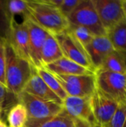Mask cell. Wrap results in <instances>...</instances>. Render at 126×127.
Wrapping results in <instances>:
<instances>
[{
  "instance_id": "6",
  "label": "cell",
  "mask_w": 126,
  "mask_h": 127,
  "mask_svg": "<svg viewBox=\"0 0 126 127\" xmlns=\"http://www.w3.org/2000/svg\"><path fill=\"white\" fill-rule=\"evenodd\" d=\"M68 96L91 97L97 90L96 74H54Z\"/></svg>"
},
{
  "instance_id": "7",
  "label": "cell",
  "mask_w": 126,
  "mask_h": 127,
  "mask_svg": "<svg viewBox=\"0 0 126 127\" xmlns=\"http://www.w3.org/2000/svg\"><path fill=\"white\" fill-rule=\"evenodd\" d=\"M53 35L59 45L64 57L95 73L85 48L67 30Z\"/></svg>"
},
{
  "instance_id": "26",
  "label": "cell",
  "mask_w": 126,
  "mask_h": 127,
  "mask_svg": "<svg viewBox=\"0 0 126 127\" xmlns=\"http://www.w3.org/2000/svg\"><path fill=\"white\" fill-rule=\"evenodd\" d=\"M6 54L5 43H0V83L6 87Z\"/></svg>"
},
{
  "instance_id": "15",
  "label": "cell",
  "mask_w": 126,
  "mask_h": 127,
  "mask_svg": "<svg viewBox=\"0 0 126 127\" xmlns=\"http://www.w3.org/2000/svg\"><path fill=\"white\" fill-rule=\"evenodd\" d=\"M43 67L48 71H49L50 73L54 74L82 75V74H94V72L91 71V70L64 57Z\"/></svg>"
},
{
  "instance_id": "21",
  "label": "cell",
  "mask_w": 126,
  "mask_h": 127,
  "mask_svg": "<svg viewBox=\"0 0 126 127\" xmlns=\"http://www.w3.org/2000/svg\"><path fill=\"white\" fill-rule=\"evenodd\" d=\"M27 118V112L25 107L22 103H18L14 105L8 112V127H25Z\"/></svg>"
},
{
  "instance_id": "19",
  "label": "cell",
  "mask_w": 126,
  "mask_h": 127,
  "mask_svg": "<svg viewBox=\"0 0 126 127\" xmlns=\"http://www.w3.org/2000/svg\"><path fill=\"white\" fill-rule=\"evenodd\" d=\"M106 36L114 50L126 52V20L125 19L108 30Z\"/></svg>"
},
{
  "instance_id": "30",
  "label": "cell",
  "mask_w": 126,
  "mask_h": 127,
  "mask_svg": "<svg viewBox=\"0 0 126 127\" xmlns=\"http://www.w3.org/2000/svg\"><path fill=\"white\" fill-rule=\"evenodd\" d=\"M0 127H8L4 122H3L1 120H0Z\"/></svg>"
},
{
  "instance_id": "2",
  "label": "cell",
  "mask_w": 126,
  "mask_h": 127,
  "mask_svg": "<svg viewBox=\"0 0 126 127\" xmlns=\"http://www.w3.org/2000/svg\"><path fill=\"white\" fill-rule=\"evenodd\" d=\"M5 54L6 89L17 97L24 91L36 68L28 61L17 56L7 42H5Z\"/></svg>"
},
{
  "instance_id": "31",
  "label": "cell",
  "mask_w": 126,
  "mask_h": 127,
  "mask_svg": "<svg viewBox=\"0 0 126 127\" xmlns=\"http://www.w3.org/2000/svg\"><path fill=\"white\" fill-rule=\"evenodd\" d=\"M90 127H103L102 126H101V125H100V124H94V125H91Z\"/></svg>"
},
{
  "instance_id": "33",
  "label": "cell",
  "mask_w": 126,
  "mask_h": 127,
  "mask_svg": "<svg viewBox=\"0 0 126 127\" xmlns=\"http://www.w3.org/2000/svg\"><path fill=\"white\" fill-rule=\"evenodd\" d=\"M0 111H3V108H2V106H0Z\"/></svg>"
},
{
  "instance_id": "14",
  "label": "cell",
  "mask_w": 126,
  "mask_h": 127,
  "mask_svg": "<svg viewBox=\"0 0 126 127\" xmlns=\"http://www.w3.org/2000/svg\"><path fill=\"white\" fill-rule=\"evenodd\" d=\"M23 92H25L38 98L48 101H52L63 106V101L49 89V87L36 73V70L25 86Z\"/></svg>"
},
{
  "instance_id": "16",
  "label": "cell",
  "mask_w": 126,
  "mask_h": 127,
  "mask_svg": "<svg viewBox=\"0 0 126 127\" xmlns=\"http://www.w3.org/2000/svg\"><path fill=\"white\" fill-rule=\"evenodd\" d=\"M26 127H76V121L64 110L58 115L42 121L27 120Z\"/></svg>"
},
{
  "instance_id": "5",
  "label": "cell",
  "mask_w": 126,
  "mask_h": 127,
  "mask_svg": "<svg viewBox=\"0 0 126 127\" xmlns=\"http://www.w3.org/2000/svg\"><path fill=\"white\" fill-rule=\"evenodd\" d=\"M16 98L19 103L25 107L27 112V120H45L58 115L63 110L62 105L38 98L25 92H22Z\"/></svg>"
},
{
  "instance_id": "11",
  "label": "cell",
  "mask_w": 126,
  "mask_h": 127,
  "mask_svg": "<svg viewBox=\"0 0 126 127\" xmlns=\"http://www.w3.org/2000/svg\"><path fill=\"white\" fill-rule=\"evenodd\" d=\"M7 42L17 56L28 61L33 65L29 51L28 33L24 21L22 23H18L16 19L13 21L9 39Z\"/></svg>"
},
{
  "instance_id": "28",
  "label": "cell",
  "mask_w": 126,
  "mask_h": 127,
  "mask_svg": "<svg viewBox=\"0 0 126 127\" xmlns=\"http://www.w3.org/2000/svg\"><path fill=\"white\" fill-rule=\"evenodd\" d=\"M7 93H8V92L6 87L0 83V106H2V108H4V103L5 102Z\"/></svg>"
},
{
  "instance_id": "34",
  "label": "cell",
  "mask_w": 126,
  "mask_h": 127,
  "mask_svg": "<svg viewBox=\"0 0 126 127\" xmlns=\"http://www.w3.org/2000/svg\"><path fill=\"white\" fill-rule=\"evenodd\" d=\"M126 127V121H125V124H124V127Z\"/></svg>"
},
{
  "instance_id": "25",
  "label": "cell",
  "mask_w": 126,
  "mask_h": 127,
  "mask_svg": "<svg viewBox=\"0 0 126 127\" xmlns=\"http://www.w3.org/2000/svg\"><path fill=\"white\" fill-rule=\"evenodd\" d=\"M126 118V106H119L111 121L103 127H123Z\"/></svg>"
},
{
  "instance_id": "8",
  "label": "cell",
  "mask_w": 126,
  "mask_h": 127,
  "mask_svg": "<svg viewBox=\"0 0 126 127\" xmlns=\"http://www.w3.org/2000/svg\"><path fill=\"white\" fill-rule=\"evenodd\" d=\"M92 2L106 33L125 19L122 0H92Z\"/></svg>"
},
{
  "instance_id": "9",
  "label": "cell",
  "mask_w": 126,
  "mask_h": 127,
  "mask_svg": "<svg viewBox=\"0 0 126 127\" xmlns=\"http://www.w3.org/2000/svg\"><path fill=\"white\" fill-rule=\"evenodd\" d=\"M63 109L74 119L85 121L91 126L97 124L91 108V97L68 96L63 100Z\"/></svg>"
},
{
  "instance_id": "18",
  "label": "cell",
  "mask_w": 126,
  "mask_h": 127,
  "mask_svg": "<svg viewBox=\"0 0 126 127\" xmlns=\"http://www.w3.org/2000/svg\"><path fill=\"white\" fill-rule=\"evenodd\" d=\"M98 71L126 74V52L114 50L105 58Z\"/></svg>"
},
{
  "instance_id": "23",
  "label": "cell",
  "mask_w": 126,
  "mask_h": 127,
  "mask_svg": "<svg viewBox=\"0 0 126 127\" xmlns=\"http://www.w3.org/2000/svg\"><path fill=\"white\" fill-rule=\"evenodd\" d=\"M84 48L88 45L91 40L94 38V35L87 28L78 26V25H70L67 30Z\"/></svg>"
},
{
  "instance_id": "29",
  "label": "cell",
  "mask_w": 126,
  "mask_h": 127,
  "mask_svg": "<svg viewBox=\"0 0 126 127\" xmlns=\"http://www.w3.org/2000/svg\"><path fill=\"white\" fill-rule=\"evenodd\" d=\"M122 6H123V10L124 14V18L126 20V0H122Z\"/></svg>"
},
{
  "instance_id": "13",
  "label": "cell",
  "mask_w": 126,
  "mask_h": 127,
  "mask_svg": "<svg viewBox=\"0 0 126 127\" xmlns=\"http://www.w3.org/2000/svg\"><path fill=\"white\" fill-rule=\"evenodd\" d=\"M85 49L95 72L100 68L108 54L114 50L107 36H94Z\"/></svg>"
},
{
  "instance_id": "12",
  "label": "cell",
  "mask_w": 126,
  "mask_h": 127,
  "mask_svg": "<svg viewBox=\"0 0 126 127\" xmlns=\"http://www.w3.org/2000/svg\"><path fill=\"white\" fill-rule=\"evenodd\" d=\"M91 104L97 124L104 127L111 119L118 105L103 95L97 89L91 97Z\"/></svg>"
},
{
  "instance_id": "1",
  "label": "cell",
  "mask_w": 126,
  "mask_h": 127,
  "mask_svg": "<svg viewBox=\"0 0 126 127\" xmlns=\"http://www.w3.org/2000/svg\"><path fill=\"white\" fill-rule=\"evenodd\" d=\"M25 16L52 34L62 33L68 30L69 27L68 18L48 0L27 1Z\"/></svg>"
},
{
  "instance_id": "36",
  "label": "cell",
  "mask_w": 126,
  "mask_h": 127,
  "mask_svg": "<svg viewBox=\"0 0 126 127\" xmlns=\"http://www.w3.org/2000/svg\"></svg>"
},
{
  "instance_id": "17",
  "label": "cell",
  "mask_w": 126,
  "mask_h": 127,
  "mask_svg": "<svg viewBox=\"0 0 126 127\" xmlns=\"http://www.w3.org/2000/svg\"><path fill=\"white\" fill-rule=\"evenodd\" d=\"M62 57H63V54L55 36L48 33L41 52L42 66L49 65Z\"/></svg>"
},
{
  "instance_id": "24",
  "label": "cell",
  "mask_w": 126,
  "mask_h": 127,
  "mask_svg": "<svg viewBox=\"0 0 126 127\" xmlns=\"http://www.w3.org/2000/svg\"><path fill=\"white\" fill-rule=\"evenodd\" d=\"M5 6L10 17L15 19V16L23 15L24 18L27 13V1L10 0L5 1Z\"/></svg>"
},
{
  "instance_id": "22",
  "label": "cell",
  "mask_w": 126,
  "mask_h": 127,
  "mask_svg": "<svg viewBox=\"0 0 126 127\" xmlns=\"http://www.w3.org/2000/svg\"><path fill=\"white\" fill-rule=\"evenodd\" d=\"M13 20L7 10L5 0H0V38L4 42L9 39Z\"/></svg>"
},
{
  "instance_id": "27",
  "label": "cell",
  "mask_w": 126,
  "mask_h": 127,
  "mask_svg": "<svg viewBox=\"0 0 126 127\" xmlns=\"http://www.w3.org/2000/svg\"><path fill=\"white\" fill-rule=\"evenodd\" d=\"M80 1L81 0H62V2L59 9L62 13L68 18V16L78 6Z\"/></svg>"
},
{
  "instance_id": "32",
  "label": "cell",
  "mask_w": 126,
  "mask_h": 127,
  "mask_svg": "<svg viewBox=\"0 0 126 127\" xmlns=\"http://www.w3.org/2000/svg\"><path fill=\"white\" fill-rule=\"evenodd\" d=\"M1 115H2V111H0V120H1Z\"/></svg>"
},
{
  "instance_id": "35",
  "label": "cell",
  "mask_w": 126,
  "mask_h": 127,
  "mask_svg": "<svg viewBox=\"0 0 126 127\" xmlns=\"http://www.w3.org/2000/svg\"><path fill=\"white\" fill-rule=\"evenodd\" d=\"M1 42H4V43H5V42H3V41L1 39V38H0V43H1Z\"/></svg>"
},
{
  "instance_id": "3",
  "label": "cell",
  "mask_w": 126,
  "mask_h": 127,
  "mask_svg": "<svg viewBox=\"0 0 126 127\" xmlns=\"http://www.w3.org/2000/svg\"><path fill=\"white\" fill-rule=\"evenodd\" d=\"M95 74L97 89L118 106H126V74L104 71Z\"/></svg>"
},
{
  "instance_id": "20",
  "label": "cell",
  "mask_w": 126,
  "mask_h": 127,
  "mask_svg": "<svg viewBox=\"0 0 126 127\" xmlns=\"http://www.w3.org/2000/svg\"><path fill=\"white\" fill-rule=\"evenodd\" d=\"M36 71L45 83V84L49 87V89L54 94H56L62 101L68 97L66 92L64 91L63 88L52 73L45 69L43 66L36 68Z\"/></svg>"
},
{
  "instance_id": "4",
  "label": "cell",
  "mask_w": 126,
  "mask_h": 127,
  "mask_svg": "<svg viewBox=\"0 0 126 127\" xmlns=\"http://www.w3.org/2000/svg\"><path fill=\"white\" fill-rule=\"evenodd\" d=\"M70 25L82 26L89 30L95 36H106L92 0H81L78 6L68 16Z\"/></svg>"
},
{
  "instance_id": "10",
  "label": "cell",
  "mask_w": 126,
  "mask_h": 127,
  "mask_svg": "<svg viewBox=\"0 0 126 127\" xmlns=\"http://www.w3.org/2000/svg\"><path fill=\"white\" fill-rule=\"evenodd\" d=\"M29 40V51L32 64L35 68L42 67L41 52L48 32L40 28L27 17L24 18Z\"/></svg>"
}]
</instances>
